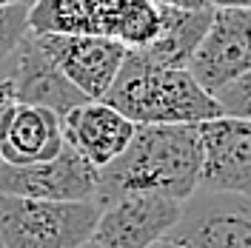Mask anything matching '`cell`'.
Segmentation results:
<instances>
[{"label":"cell","instance_id":"9","mask_svg":"<svg viewBox=\"0 0 251 248\" xmlns=\"http://www.w3.org/2000/svg\"><path fill=\"white\" fill-rule=\"evenodd\" d=\"M197 128L203 143L200 188L251 197V120L220 114Z\"/></svg>","mask_w":251,"mask_h":248},{"label":"cell","instance_id":"8","mask_svg":"<svg viewBox=\"0 0 251 248\" xmlns=\"http://www.w3.org/2000/svg\"><path fill=\"white\" fill-rule=\"evenodd\" d=\"M40 46L86 100H103L128 49L106 34H37Z\"/></svg>","mask_w":251,"mask_h":248},{"label":"cell","instance_id":"11","mask_svg":"<svg viewBox=\"0 0 251 248\" xmlns=\"http://www.w3.org/2000/svg\"><path fill=\"white\" fill-rule=\"evenodd\" d=\"M137 125L103 100H86L63 114V140L94 169L109 166L128 146Z\"/></svg>","mask_w":251,"mask_h":248},{"label":"cell","instance_id":"4","mask_svg":"<svg viewBox=\"0 0 251 248\" xmlns=\"http://www.w3.org/2000/svg\"><path fill=\"white\" fill-rule=\"evenodd\" d=\"M186 69L211 97L223 86L251 72V9L246 6L211 9V23Z\"/></svg>","mask_w":251,"mask_h":248},{"label":"cell","instance_id":"7","mask_svg":"<svg viewBox=\"0 0 251 248\" xmlns=\"http://www.w3.org/2000/svg\"><path fill=\"white\" fill-rule=\"evenodd\" d=\"M97 169L89 160L63 146L57 157L31 166H9L0 160V194L29 197V200H94Z\"/></svg>","mask_w":251,"mask_h":248},{"label":"cell","instance_id":"18","mask_svg":"<svg viewBox=\"0 0 251 248\" xmlns=\"http://www.w3.org/2000/svg\"><path fill=\"white\" fill-rule=\"evenodd\" d=\"M15 103V97H12V89H9V83L0 77V123H3V117H6V111L9 106Z\"/></svg>","mask_w":251,"mask_h":248},{"label":"cell","instance_id":"21","mask_svg":"<svg viewBox=\"0 0 251 248\" xmlns=\"http://www.w3.org/2000/svg\"><path fill=\"white\" fill-rule=\"evenodd\" d=\"M149 248H183L180 243H174L172 237H163V240H157L154 246H149Z\"/></svg>","mask_w":251,"mask_h":248},{"label":"cell","instance_id":"20","mask_svg":"<svg viewBox=\"0 0 251 248\" xmlns=\"http://www.w3.org/2000/svg\"><path fill=\"white\" fill-rule=\"evenodd\" d=\"M208 6H246V9H251V0H208Z\"/></svg>","mask_w":251,"mask_h":248},{"label":"cell","instance_id":"24","mask_svg":"<svg viewBox=\"0 0 251 248\" xmlns=\"http://www.w3.org/2000/svg\"><path fill=\"white\" fill-rule=\"evenodd\" d=\"M20 3H29V6H31V3H34V0H20Z\"/></svg>","mask_w":251,"mask_h":248},{"label":"cell","instance_id":"2","mask_svg":"<svg viewBox=\"0 0 251 248\" xmlns=\"http://www.w3.org/2000/svg\"><path fill=\"white\" fill-rule=\"evenodd\" d=\"M103 103L134 125H197L223 114L217 100L188 74V69L157 66L140 51H126Z\"/></svg>","mask_w":251,"mask_h":248},{"label":"cell","instance_id":"12","mask_svg":"<svg viewBox=\"0 0 251 248\" xmlns=\"http://www.w3.org/2000/svg\"><path fill=\"white\" fill-rule=\"evenodd\" d=\"M66 146L63 114L46 106L12 103L0 123V160L9 166H31L57 157Z\"/></svg>","mask_w":251,"mask_h":248},{"label":"cell","instance_id":"10","mask_svg":"<svg viewBox=\"0 0 251 248\" xmlns=\"http://www.w3.org/2000/svg\"><path fill=\"white\" fill-rule=\"evenodd\" d=\"M0 77L9 83L15 103L46 106L57 114H66L69 109L86 103V97L63 77V72L46 54L31 29L20 40L15 54L0 66Z\"/></svg>","mask_w":251,"mask_h":248},{"label":"cell","instance_id":"16","mask_svg":"<svg viewBox=\"0 0 251 248\" xmlns=\"http://www.w3.org/2000/svg\"><path fill=\"white\" fill-rule=\"evenodd\" d=\"M26 31H29V3H3L0 6V66L15 54Z\"/></svg>","mask_w":251,"mask_h":248},{"label":"cell","instance_id":"3","mask_svg":"<svg viewBox=\"0 0 251 248\" xmlns=\"http://www.w3.org/2000/svg\"><path fill=\"white\" fill-rule=\"evenodd\" d=\"M94 200H29L0 194V248H80L92 240Z\"/></svg>","mask_w":251,"mask_h":248},{"label":"cell","instance_id":"13","mask_svg":"<svg viewBox=\"0 0 251 248\" xmlns=\"http://www.w3.org/2000/svg\"><path fill=\"white\" fill-rule=\"evenodd\" d=\"M211 9H174V6H160V34L151 46L134 49L143 57H149L157 66H169V69H186L194 49L200 46L205 29L211 23Z\"/></svg>","mask_w":251,"mask_h":248},{"label":"cell","instance_id":"15","mask_svg":"<svg viewBox=\"0 0 251 248\" xmlns=\"http://www.w3.org/2000/svg\"><path fill=\"white\" fill-rule=\"evenodd\" d=\"M160 23H163V15H160V3L154 0H117L106 37L117 40L128 51L146 49L157 40Z\"/></svg>","mask_w":251,"mask_h":248},{"label":"cell","instance_id":"6","mask_svg":"<svg viewBox=\"0 0 251 248\" xmlns=\"http://www.w3.org/2000/svg\"><path fill=\"white\" fill-rule=\"evenodd\" d=\"M183 202L160 194H126L100 208L92 243L100 248H149L177 225Z\"/></svg>","mask_w":251,"mask_h":248},{"label":"cell","instance_id":"14","mask_svg":"<svg viewBox=\"0 0 251 248\" xmlns=\"http://www.w3.org/2000/svg\"><path fill=\"white\" fill-rule=\"evenodd\" d=\"M117 0H34L29 29L34 34H106Z\"/></svg>","mask_w":251,"mask_h":248},{"label":"cell","instance_id":"17","mask_svg":"<svg viewBox=\"0 0 251 248\" xmlns=\"http://www.w3.org/2000/svg\"><path fill=\"white\" fill-rule=\"evenodd\" d=\"M220 111L226 117H243V120H251V72H246L243 77H237L234 83L223 86L217 94Z\"/></svg>","mask_w":251,"mask_h":248},{"label":"cell","instance_id":"19","mask_svg":"<svg viewBox=\"0 0 251 248\" xmlns=\"http://www.w3.org/2000/svg\"><path fill=\"white\" fill-rule=\"evenodd\" d=\"M160 6H174V9H205L208 0H154Z\"/></svg>","mask_w":251,"mask_h":248},{"label":"cell","instance_id":"22","mask_svg":"<svg viewBox=\"0 0 251 248\" xmlns=\"http://www.w3.org/2000/svg\"><path fill=\"white\" fill-rule=\"evenodd\" d=\"M80 248H100V246H97V243H92V240H86V243H83Z\"/></svg>","mask_w":251,"mask_h":248},{"label":"cell","instance_id":"23","mask_svg":"<svg viewBox=\"0 0 251 248\" xmlns=\"http://www.w3.org/2000/svg\"><path fill=\"white\" fill-rule=\"evenodd\" d=\"M3 3H20V0H0V6H3Z\"/></svg>","mask_w":251,"mask_h":248},{"label":"cell","instance_id":"5","mask_svg":"<svg viewBox=\"0 0 251 248\" xmlns=\"http://www.w3.org/2000/svg\"><path fill=\"white\" fill-rule=\"evenodd\" d=\"M166 237L183 248H251V197L197 188Z\"/></svg>","mask_w":251,"mask_h":248},{"label":"cell","instance_id":"1","mask_svg":"<svg viewBox=\"0 0 251 248\" xmlns=\"http://www.w3.org/2000/svg\"><path fill=\"white\" fill-rule=\"evenodd\" d=\"M203 143L197 125H137L120 154L97 169L94 202L103 208L126 194H160L186 202L200 188Z\"/></svg>","mask_w":251,"mask_h":248}]
</instances>
